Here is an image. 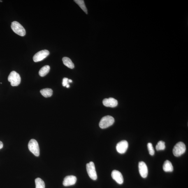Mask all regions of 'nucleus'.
Returning a JSON list of instances; mask_svg holds the SVG:
<instances>
[{"label":"nucleus","mask_w":188,"mask_h":188,"mask_svg":"<svg viewBox=\"0 0 188 188\" xmlns=\"http://www.w3.org/2000/svg\"><path fill=\"white\" fill-rule=\"evenodd\" d=\"M40 93L45 98L50 97L52 95L53 90L50 88H45L41 89Z\"/></svg>","instance_id":"2eb2a0df"},{"label":"nucleus","mask_w":188,"mask_h":188,"mask_svg":"<svg viewBox=\"0 0 188 188\" xmlns=\"http://www.w3.org/2000/svg\"><path fill=\"white\" fill-rule=\"evenodd\" d=\"M63 63L68 68L73 69L74 67V65L71 60L67 57H64L62 58Z\"/></svg>","instance_id":"4468645a"},{"label":"nucleus","mask_w":188,"mask_h":188,"mask_svg":"<svg viewBox=\"0 0 188 188\" xmlns=\"http://www.w3.org/2000/svg\"><path fill=\"white\" fill-rule=\"evenodd\" d=\"M86 168L87 173L89 177L93 180H96L97 179V176L94 163L92 162H90L87 163L86 165Z\"/></svg>","instance_id":"39448f33"},{"label":"nucleus","mask_w":188,"mask_h":188,"mask_svg":"<svg viewBox=\"0 0 188 188\" xmlns=\"http://www.w3.org/2000/svg\"><path fill=\"white\" fill-rule=\"evenodd\" d=\"M3 144L1 141H0V149H1L3 148Z\"/></svg>","instance_id":"4be33fe9"},{"label":"nucleus","mask_w":188,"mask_h":188,"mask_svg":"<svg viewBox=\"0 0 188 188\" xmlns=\"http://www.w3.org/2000/svg\"><path fill=\"white\" fill-rule=\"evenodd\" d=\"M8 80L12 86L15 87L18 86L20 84L21 79L20 75L16 72L13 71L8 76Z\"/></svg>","instance_id":"f03ea898"},{"label":"nucleus","mask_w":188,"mask_h":188,"mask_svg":"<svg viewBox=\"0 0 188 188\" xmlns=\"http://www.w3.org/2000/svg\"><path fill=\"white\" fill-rule=\"evenodd\" d=\"M139 170L140 174L142 177L146 178L148 174V168L146 163L143 161L140 162L139 163Z\"/></svg>","instance_id":"1a4fd4ad"},{"label":"nucleus","mask_w":188,"mask_h":188,"mask_svg":"<svg viewBox=\"0 0 188 188\" xmlns=\"http://www.w3.org/2000/svg\"><path fill=\"white\" fill-rule=\"evenodd\" d=\"M112 178L115 180L118 184H122L124 181L123 176L120 172L117 170H114L112 171L111 174Z\"/></svg>","instance_id":"9d476101"},{"label":"nucleus","mask_w":188,"mask_h":188,"mask_svg":"<svg viewBox=\"0 0 188 188\" xmlns=\"http://www.w3.org/2000/svg\"><path fill=\"white\" fill-rule=\"evenodd\" d=\"M103 104L106 107L115 108L117 106L118 101L113 98H106L103 100Z\"/></svg>","instance_id":"f8f14e48"},{"label":"nucleus","mask_w":188,"mask_h":188,"mask_svg":"<svg viewBox=\"0 0 188 188\" xmlns=\"http://www.w3.org/2000/svg\"><path fill=\"white\" fill-rule=\"evenodd\" d=\"M0 1L2 2V1Z\"/></svg>","instance_id":"393cba45"},{"label":"nucleus","mask_w":188,"mask_h":188,"mask_svg":"<svg viewBox=\"0 0 188 188\" xmlns=\"http://www.w3.org/2000/svg\"><path fill=\"white\" fill-rule=\"evenodd\" d=\"M166 148L165 142L162 141H160L158 142L156 146V149L157 151L164 150Z\"/></svg>","instance_id":"6ab92c4d"},{"label":"nucleus","mask_w":188,"mask_h":188,"mask_svg":"<svg viewBox=\"0 0 188 188\" xmlns=\"http://www.w3.org/2000/svg\"><path fill=\"white\" fill-rule=\"evenodd\" d=\"M11 28L16 34L21 36L25 35L26 31L24 27L18 22H13L11 25Z\"/></svg>","instance_id":"7ed1b4c3"},{"label":"nucleus","mask_w":188,"mask_h":188,"mask_svg":"<svg viewBox=\"0 0 188 188\" xmlns=\"http://www.w3.org/2000/svg\"><path fill=\"white\" fill-rule=\"evenodd\" d=\"M128 147V143L126 140H122L118 143L116 146V149L119 153L122 154L125 153Z\"/></svg>","instance_id":"6e6552de"},{"label":"nucleus","mask_w":188,"mask_h":188,"mask_svg":"<svg viewBox=\"0 0 188 188\" xmlns=\"http://www.w3.org/2000/svg\"><path fill=\"white\" fill-rule=\"evenodd\" d=\"M147 148H148L149 154L150 155H154L155 153V151L152 144L149 143L147 144Z\"/></svg>","instance_id":"aec40b11"},{"label":"nucleus","mask_w":188,"mask_h":188,"mask_svg":"<svg viewBox=\"0 0 188 188\" xmlns=\"http://www.w3.org/2000/svg\"><path fill=\"white\" fill-rule=\"evenodd\" d=\"M70 87V85L69 84H67V85L66 86V87L67 88H69Z\"/></svg>","instance_id":"b1692460"},{"label":"nucleus","mask_w":188,"mask_h":188,"mask_svg":"<svg viewBox=\"0 0 188 188\" xmlns=\"http://www.w3.org/2000/svg\"><path fill=\"white\" fill-rule=\"evenodd\" d=\"M68 79L67 78H64L63 79L62 81V85L64 87H66V86L68 84Z\"/></svg>","instance_id":"412c9836"},{"label":"nucleus","mask_w":188,"mask_h":188,"mask_svg":"<svg viewBox=\"0 0 188 188\" xmlns=\"http://www.w3.org/2000/svg\"><path fill=\"white\" fill-rule=\"evenodd\" d=\"M49 54L50 52L47 50L40 51L35 54L33 58V60L36 62L43 60L49 55Z\"/></svg>","instance_id":"0eeeda50"},{"label":"nucleus","mask_w":188,"mask_h":188,"mask_svg":"<svg viewBox=\"0 0 188 188\" xmlns=\"http://www.w3.org/2000/svg\"><path fill=\"white\" fill-rule=\"evenodd\" d=\"M29 150L35 156H38L40 154V150L38 142L36 140L31 139L28 145Z\"/></svg>","instance_id":"423d86ee"},{"label":"nucleus","mask_w":188,"mask_h":188,"mask_svg":"<svg viewBox=\"0 0 188 188\" xmlns=\"http://www.w3.org/2000/svg\"><path fill=\"white\" fill-rule=\"evenodd\" d=\"M36 188H45L44 182L43 180L39 178H37L35 180Z\"/></svg>","instance_id":"a211bd4d"},{"label":"nucleus","mask_w":188,"mask_h":188,"mask_svg":"<svg viewBox=\"0 0 188 188\" xmlns=\"http://www.w3.org/2000/svg\"><path fill=\"white\" fill-rule=\"evenodd\" d=\"M75 3H76L80 6L81 8L83 10L86 14H87V10L85 6V3L83 0H75Z\"/></svg>","instance_id":"f3484780"},{"label":"nucleus","mask_w":188,"mask_h":188,"mask_svg":"<svg viewBox=\"0 0 188 188\" xmlns=\"http://www.w3.org/2000/svg\"><path fill=\"white\" fill-rule=\"evenodd\" d=\"M186 150V146L183 142H179L174 147L173 153L176 157L181 156L185 153Z\"/></svg>","instance_id":"20e7f679"},{"label":"nucleus","mask_w":188,"mask_h":188,"mask_svg":"<svg viewBox=\"0 0 188 188\" xmlns=\"http://www.w3.org/2000/svg\"><path fill=\"white\" fill-rule=\"evenodd\" d=\"M115 120L111 116H105L101 119L99 122V126L101 129H106L114 124Z\"/></svg>","instance_id":"f257e3e1"},{"label":"nucleus","mask_w":188,"mask_h":188,"mask_svg":"<svg viewBox=\"0 0 188 188\" xmlns=\"http://www.w3.org/2000/svg\"><path fill=\"white\" fill-rule=\"evenodd\" d=\"M163 170L166 172H171L173 171V165L169 161L166 160L164 162L163 166Z\"/></svg>","instance_id":"ddd939ff"},{"label":"nucleus","mask_w":188,"mask_h":188,"mask_svg":"<svg viewBox=\"0 0 188 188\" xmlns=\"http://www.w3.org/2000/svg\"><path fill=\"white\" fill-rule=\"evenodd\" d=\"M76 181V177L73 175L68 176L65 177L63 182V184L65 187L73 185L75 184Z\"/></svg>","instance_id":"9b49d317"},{"label":"nucleus","mask_w":188,"mask_h":188,"mask_svg":"<svg viewBox=\"0 0 188 188\" xmlns=\"http://www.w3.org/2000/svg\"><path fill=\"white\" fill-rule=\"evenodd\" d=\"M72 82V80H71V79H69V80H68V82H69V83H71Z\"/></svg>","instance_id":"5701e85b"},{"label":"nucleus","mask_w":188,"mask_h":188,"mask_svg":"<svg viewBox=\"0 0 188 188\" xmlns=\"http://www.w3.org/2000/svg\"><path fill=\"white\" fill-rule=\"evenodd\" d=\"M50 70V67L48 65H46L43 67L40 70L39 74L40 76H45L49 72Z\"/></svg>","instance_id":"dca6fc26"}]
</instances>
